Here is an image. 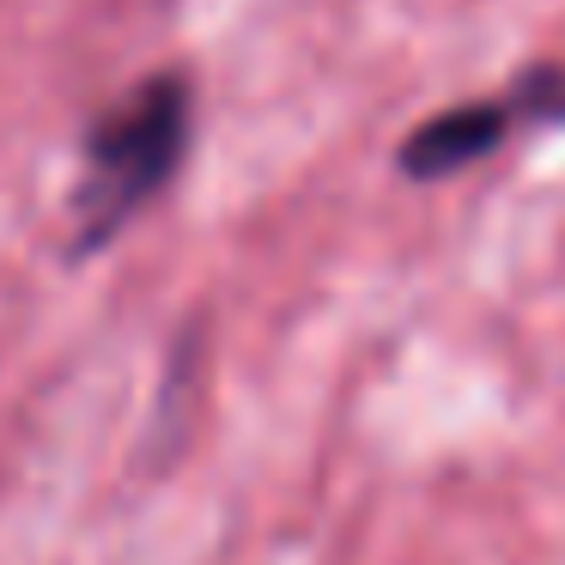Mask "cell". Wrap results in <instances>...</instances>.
Masks as SVG:
<instances>
[{
	"instance_id": "1",
	"label": "cell",
	"mask_w": 565,
	"mask_h": 565,
	"mask_svg": "<svg viewBox=\"0 0 565 565\" xmlns=\"http://www.w3.org/2000/svg\"><path fill=\"white\" fill-rule=\"evenodd\" d=\"M189 152V86L183 74L140 79L86 140V171L74 189V249H104Z\"/></svg>"
},
{
	"instance_id": "2",
	"label": "cell",
	"mask_w": 565,
	"mask_h": 565,
	"mask_svg": "<svg viewBox=\"0 0 565 565\" xmlns=\"http://www.w3.org/2000/svg\"><path fill=\"white\" fill-rule=\"evenodd\" d=\"M547 98H565V79L559 74H529L511 98H492V104H462L450 116H431L407 135L402 147V171L431 183V177H456L468 171L475 159H487L504 135H511L523 116H565V110H547Z\"/></svg>"
}]
</instances>
